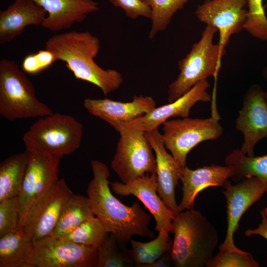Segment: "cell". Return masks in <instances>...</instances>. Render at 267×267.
<instances>
[{"instance_id": "cell-35", "label": "cell", "mask_w": 267, "mask_h": 267, "mask_svg": "<svg viewBox=\"0 0 267 267\" xmlns=\"http://www.w3.org/2000/svg\"><path fill=\"white\" fill-rule=\"evenodd\" d=\"M261 222L255 229H247L244 232L245 235L250 237L254 235H259L267 240V213L265 209L261 211Z\"/></svg>"}, {"instance_id": "cell-1", "label": "cell", "mask_w": 267, "mask_h": 267, "mask_svg": "<svg viewBox=\"0 0 267 267\" xmlns=\"http://www.w3.org/2000/svg\"><path fill=\"white\" fill-rule=\"evenodd\" d=\"M91 166L93 178L88 186V197L95 217L105 230L112 234L124 248L134 235L154 238L155 234L149 227L150 215L138 203L126 205L112 193L107 165L94 160Z\"/></svg>"}, {"instance_id": "cell-27", "label": "cell", "mask_w": 267, "mask_h": 267, "mask_svg": "<svg viewBox=\"0 0 267 267\" xmlns=\"http://www.w3.org/2000/svg\"><path fill=\"white\" fill-rule=\"evenodd\" d=\"M151 10V27L149 38L153 39L160 32L165 30L175 14L183 8L190 0H141Z\"/></svg>"}, {"instance_id": "cell-2", "label": "cell", "mask_w": 267, "mask_h": 267, "mask_svg": "<svg viewBox=\"0 0 267 267\" xmlns=\"http://www.w3.org/2000/svg\"><path fill=\"white\" fill-rule=\"evenodd\" d=\"M45 48L52 51L57 60L65 62L75 78L96 86L105 95L117 90L123 83L119 72L104 69L95 63L100 41L88 31L53 35L46 42Z\"/></svg>"}, {"instance_id": "cell-33", "label": "cell", "mask_w": 267, "mask_h": 267, "mask_svg": "<svg viewBox=\"0 0 267 267\" xmlns=\"http://www.w3.org/2000/svg\"><path fill=\"white\" fill-rule=\"evenodd\" d=\"M57 60L54 54L45 48L27 55L23 60L21 69L25 73L35 75L49 68Z\"/></svg>"}, {"instance_id": "cell-9", "label": "cell", "mask_w": 267, "mask_h": 267, "mask_svg": "<svg viewBox=\"0 0 267 267\" xmlns=\"http://www.w3.org/2000/svg\"><path fill=\"white\" fill-rule=\"evenodd\" d=\"M98 247L46 236L32 241L28 259L31 267H94Z\"/></svg>"}, {"instance_id": "cell-4", "label": "cell", "mask_w": 267, "mask_h": 267, "mask_svg": "<svg viewBox=\"0 0 267 267\" xmlns=\"http://www.w3.org/2000/svg\"><path fill=\"white\" fill-rule=\"evenodd\" d=\"M82 124L72 116L60 113L40 117L24 134L26 151L62 157L80 146Z\"/></svg>"}, {"instance_id": "cell-22", "label": "cell", "mask_w": 267, "mask_h": 267, "mask_svg": "<svg viewBox=\"0 0 267 267\" xmlns=\"http://www.w3.org/2000/svg\"><path fill=\"white\" fill-rule=\"evenodd\" d=\"M94 217L88 197L73 194L64 204L50 236L60 238Z\"/></svg>"}, {"instance_id": "cell-18", "label": "cell", "mask_w": 267, "mask_h": 267, "mask_svg": "<svg viewBox=\"0 0 267 267\" xmlns=\"http://www.w3.org/2000/svg\"><path fill=\"white\" fill-rule=\"evenodd\" d=\"M84 107L88 112L106 121L115 129L120 124L130 122L150 112L156 104L149 96H134L131 101L121 102L108 98H86Z\"/></svg>"}, {"instance_id": "cell-6", "label": "cell", "mask_w": 267, "mask_h": 267, "mask_svg": "<svg viewBox=\"0 0 267 267\" xmlns=\"http://www.w3.org/2000/svg\"><path fill=\"white\" fill-rule=\"evenodd\" d=\"M217 31L216 28L207 25L199 41L193 44L185 57L178 62L179 73L169 86V102L179 98L200 82L217 76L225 54L218 44L213 43Z\"/></svg>"}, {"instance_id": "cell-34", "label": "cell", "mask_w": 267, "mask_h": 267, "mask_svg": "<svg viewBox=\"0 0 267 267\" xmlns=\"http://www.w3.org/2000/svg\"><path fill=\"white\" fill-rule=\"evenodd\" d=\"M114 6L121 8L126 15L134 19L139 16L151 19L150 7L141 0H109Z\"/></svg>"}, {"instance_id": "cell-15", "label": "cell", "mask_w": 267, "mask_h": 267, "mask_svg": "<svg viewBox=\"0 0 267 267\" xmlns=\"http://www.w3.org/2000/svg\"><path fill=\"white\" fill-rule=\"evenodd\" d=\"M210 84L207 80L200 82L188 91L175 101L169 104L155 107L147 114L133 120L119 125L115 129L121 128L139 129L144 132L158 129L161 125L171 118L188 117L192 107L198 102H209L212 101L211 94L207 89Z\"/></svg>"}, {"instance_id": "cell-17", "label": "cell", "mask_w": 267, "mask_h": 267, "mask_svg": "<svg viewBox=\"0 0 267 267\" xmlns=\"http://www.w3.org/2000/svg\"><path fill=\"white\" fill-rule=\"evenodd\" d=\"M145 135L155 154L158 193L175 216L178 213L176 200V187L180 180L182 168L166 148L162 134L158 129L146 132Z\"/></svg>"}, {"instance_id": "cell-20", "label": "cell", "mask_w": 267, "mask_h": 267, "mask_svg": "<svg viewBox=\"0 0 267 267\" xmlns=\"http://www.w3.org/2000/svg\"><path fill=\"white\" fill-rule=\"evenodd\" d=\"M233 175L232 168L212 164L197 168H182L180 180L183 195L178 204L179 212L193 209L198 193L209 187H222L225 181Z\"/></svg>"}, {"instance_id": "cell-32", "label": "cell", "mask_w": 267, "mask_h": 267, "mask_svg": "<svg viewBox=\"0 0 267 267\" xmlns=\"http://www.w3.org/2000/svg\"><path fill=\"white\" fill-rule=\"evenodd\" d=\"M17 197L0 202V236L22 230Z\"/></svg>"}, {"instance_id": "cell-19", "label": "cell", "mask_w": 267, "mask_h": 267, "mask_svg": "<svg viewBox=\"0 0 267 267\" xmlns=\"http://www.w3.org/2000/svg\"><path fill=\"white\" fill-rule=\"evenodd\" d=\"M47 13L41 26L53 32L70 28L99 10L93 0H33Z\"/></svg>"}, {"instance_id": "cell-8", "label": "cell", "mask_w": 267, "mask_h": 267, "mask_svg": "<svg viewBox=\"0 0 267 267\" xmlns=\"http://www.w3.org/2000/svg\"><path fill=\"white\" fill-rule=\"evenodd\" d=\"M220 119L184 118L168 120L163 124L162 134L165 146L183 168L186 166L188 153L200 143L215 140L222 135Z\"/></svg>"}, {"instance_id": "cell-12", "label": "cell", "mask_w": 267, "mask_h": 267, "mask_svg": "<svg viewBox=\"0 0 267 267\" xmlns=\"http://www.w3.org/2000/svg\"><path fill=\"white\" fill-rule=\"evenodd\" d=\"M248 0H205L195 10L197 19L219 32L218 44L225 54V47L232 35L244 29Z\"/></svg>"}, {"instance_id": "cell-21", "label": "cell", "mask_w": 267, "mask_h": 267, "mask_svg": "<svg viewBox=\"0 0 267 267\" xmlns=\"http://www.w3.org/2000/svg\"><path fill=\"white\" fill-rule=\"evenodd\" d=\"M46 12L33 0H15L0 11V43L10 42L31 25L41 26Z\"/></svg>"}, {"instance_id": "cell-14", "label": "cell", "mask_w": 267, "mask_h": 267, "mask_svg": "<svg viewBox=\"0 0 267 267\" xmlns=\"http://www.w3.org/2000/svg\"><path fill=\"white\" fill-rule=\"evenodd\" d=\"M265 91L258 84L251 85L245 93L235 127L243 135L240 148L248 156H254V149L262 139L267 138V103Z\"/></svg>"}, {"instance_id": "cell-28", "label": "cell", "mask_w": 267, "mask_h": 267, "mask_svg": "<svg viewBox=\"0 0 267 267\" xmlns=\"http://www.w3.org/2000/svg\"><path fill=\"white\" fill-rule=\"evenodd\" d=\"M109 235L99 220L94 217L60 238L80 244L98 247Z\"/></svg>"}, {"instance_id": "cell-29", "label": "cell", "mask_w": 267, "mask_h": 267, "mask_svg": "<svg viewBox=\"0 0 267 267\" xmlns=\"http://www.w3.org/2000/svg\"><path fill=\"white\" fill-rule=\"evenodd\" d=\"M111 233L98 247V258L96 267H125L131 265L126 254Z\"/></svg>"}, {"instance_id": "cell-13", "label": "cell", "mask_w": 267, "mask_h": 267, "mask_svg": "<svg viewBox=\"0 0 267 267\" xmlns=\"http://www.w3.org/2000/svg\"><path fill=\"white\" fill-rule=\"evenodd\" d=\"M222 190L226 201L227 228L223 242L220 250L241 251L234 242V234L245 212L266 193L263 182L256 177H250L232 184L226 180Z\"/></svg>"}, {"instance_id": "cell-24", "label": "cell", "mask_w": 267, "mask_h": 267, "mask_svg": "<svg viewBox=\"0 0 267 267\" xmlns=\"http://www.w3.org/2000/svg\"><path fill=\"white\" fill-rule=\"evenodd\" d=\"M226 166L233 170L230 178L234 182L250 177H256L264 184L267 193V154L261 156H248L240 148L233 150L225 158Z\"/></svg>"}, {"instance_id": "cell-3", "label": "cell", "mask_w": 267, "mask_h": 267, "mask_svg": "<svg viewBox=\"0 0 267 267\" xmlns=\"http://www.w3.org/2000/svg\"><path fill=\"white\" fill-rule=\"evenodd\" d=\"M173 230L172 266L207 267L219 242L218 231L207 218L193 209L180 212L174 217Z\"/></svg>"}, {"instance_id": "cell-7", "label": "cell", "mask_w": 267, "mask_h": 267, "mask_svg": "<svg viewBox=\"0 0 267 267\" xmlns=\"http://www.w3.org/2000/svg\"><path fill=\"white\" fill-rule=\"evenodd\" d=\"M116 151L111 161L113 170L123 183L156 172V158L145 135L139 129L121 128Z\"/></svg>"}, {"instance_id": "cell-11", "label": "cell", "mask_w": 267, "mask_h": 267, "mask_svg": "<svg viewBox=\"0 0 267 267\" xmlns=\"http://www.w3.org/2000/svg\"><path fill=\"white\" fill-rule=\"evenodd\" d=\"M73 194L64 179L55 183L28 211L23 228L25 236L33 241L50 236L64 204Z\"/></svg>"}, {"instance_id": "cell-36", "label": "cell", "mask_w": 267, "mask_h": 267, "mask_svg": "<svg viewBox=\"0 0 267 267\" xmlns=\"http://www.w3.org/2000/svg\"><path fill=\"white\" fill-rule=\"evenodd\" d=\"M169 250L161 258L154 262L145 265L144 267H172Z\"/></svg>"}, {"instance_id": "cell-23", "label": "cell", "mask_w": 267, "mask_h": 267, "mask_svg": "<svg viewBox=\"0 0 267 267\" xmlns=\"http://www.w3.org/2000/svg\"><path fill=\"white\" fill-rule=\"evenodd\" d=\"M29 156L25 151L5 159L0 164V202L17 197L26 174Z\"/></svg>"}, {"instance_id": "cell-25", "label": "cell", "mask_w": 267, "mask_h": 267, "mask_svg": "<svg viewBox=\"0 0 267 267\" xmlns=\"http://www.w3.org/2000/svg\"><path fill=\"white\" fill-rule=\"evenodd\" d=\"M32 247L23 230L0 236V267H31L28 259Z\"/></svg>"}, {"instance_id": "cell-30", "label": "cell", "mask_w": 267, "mask_h": 267, "mask_svg": "<svg viewBox=\"0 0 267 267\" xmlns=\"http://www.w3.org/2000/svg\"><path fill=\"white\" fill-rule=\"evenodd\" d=\"M248 16L245 30L255 38L267 41V18L263 6V0H248Z\"/></svg>"}, {"instance_id": "cell-10", "label": "cell", "mask_w": 267, "mask_h": 267, "mask_svg": "<svg viewBox=\"0 0 267 267\" xmlns=\"http://www.w3.org/2000/svg\"><path fill=\"white\" fill-rule=\"evenodd\" d=\"M27 152L28 166L17 196L22 230L30 208L59 180V165L62 158Z\"/></svg>"}, {"instance_id": "cell-5", "label": "cell", "mask_w": 267, "mask_h": 267, "mask_svg": "<svg viewBox=\"0 0 267 267\" xmlns=\"http://www.w3.org/2000/svg\"><path fill=\"white\" fill-rule=\"evenodd\" d=\"M38 100L32 82L14 60L0 61V114L10 121L53 113Z\"/></svg>"}, {"instance_id": "cell-16", "label": "cell", "mask_w": 267, "mask_h": 267, "mask_svg": "<svg viewBox=\"0 0 267 267\" xmlns=\"http://www.w3.org/2000/svg\"><path fill=\"white\" fill-rule=\"evenodd\" d=\"M113 192L125 196L133 195L137 197L149 211L155 219V230H165L173 233V221L175 216L166 206L158 192V180L156 172L127 183L110 182Z\"/></svg>"}, {"instance_id": "cell-31", "label": "cell", "mask_w": 267, "mask_h": 267, "mask_svg": "<svg viewBox=\"0 0 267 267\" xmlns=\"http://www.w3.org/2000/svg\"><path fill=\"white\" fill-rule=\"evenodd\" d=\"M259 263L246 251L220 250L207 267H258Z\"/></svg>"}, {"instance_id": "cell-26", "label": "cell", "mask_w": 267, "mask_h": 267, "mask_svg": "<svg viewBox=\"0 0 267 267\" xmlns=\"http://www.w3.org/2000/svg\"><path fill=\"white\" fill-rule=\"evenodd\" d=\"M169 232L162 230L152 240L141 242L131 239V249L126 250V254L131 265L144 267L156 261L167 252L171 246L172 241Z\"/></svg>"}, {"instance_id": "cell-37", "label": "cell", "mask_w": 267, "mask_h": 267, "mask_svg": "<svg viewBox=\"0 0 267 267\" xmlns=\"http://www.w3.org/2000/svg\"><path fill=\"white\" fill-rule=\"evenodd\" d=\"M262 75L267 85V66L265 67L262 71ZM265 99L267 103V89L265 91Z\"/></svg>"}]
</instances>
